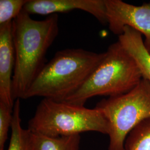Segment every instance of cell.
<instances>
[{"label": "cell", "instance_id": "3", "mask_svg": "<svg viewBox=\"0 0 150 150\" xmlns=\"http://www.w3.org/2000/svg\"><path fill=\"white\" fill-rule=\"evenodd\" d=\"M143 79L134 59L119 41L111 44L85 84L64 101L84 106L92 97L127 93Z\"/></svg>", "mask_w": 150, "mask_h": 150}, {"label": "cell", "instance_id": "10", "mask_svg": "<svg viewBox=\"0 0 150 150\" xmlns=\"http://www.w3.org/2000/svg\"><path fill=\"white\" fill-rule=\"evenodd\" d=\"M20 113V99H17L13 107L11 138L7 150H33L32 132L22 127Z\"/></svg>", "mask_w": 150, "mask_h": 150}, {"label": "cell", "instance_id": "2", "mask_svg": "<svg viewBox=\"0 0 150 150\" xmlns=\"http://www.w3.org/2000/svg\"><path fill=\"white\" fill-rule=\"evenodd\" d=\"M105 55L82 48L58 51L45 65L23 99L42 97L64 101L85 84Z\"/></svg>", "mask_w": 150, "mask_h": 150}, {"label": "cell", "instance_id": "7", "mask_svg": "<svg viewBox=\"0 0 150 150\" xmlns=\"http://www.w3.org/2000/svg\"><path fill=\"white\" fill-rule=\"evenodd\" d=\"M75 10L85 11L107 24L106 0H28L23 10L28 14L50 16Z\"/></svg>", "mask_w": 150, "mask_h": 150}, {"label": "cell", "instance_id": "8", "mask_svg": "<svg viewBox=\"0 0 150 150\" xmlns=\"http://www.w3.org/2000/svg\"><path fill=\"white\" fill-rule=\"evenodd\" d=\"M15 64L13 21L0 25V102L13 108L12 83Z\"/></svg>", "mask_w": 150, "mask_h": 150}, {"label": "cell", "instance_id": "9", "mask_svg": "<svg viewBox=\"0 0 150 150\" xmlns=\"http://www.w3.org/2000/svg\"><path fill=\"white\" fill-rule=\"evenodd\" d=\"M118 41L134 59L143 79L150 82V54L145 47L142 34L129 26L123 28Z\"/></svg>", "mask_w": 150, "mask_h": 150}, {"label": "cell", "instance_id": "1", "mask_svg": "<svg viewBox=\"0 0 150 150\" xmlns=\"http://www.w3.org/2000/svg\"><path fill=\"white\" fill-rule=\"evenodd\" d=\"M59 32L57 14L36 20L23 10L13 20L15 64L12 93L15 101L23 99L46 64V55Z\"/></svg>", "mask_w": 150, "mask_h": 150}, {"label": "cell", "instance_id": "4", "mask_svg": "<svg viewBox=\"0 0 150 150\" xmlns=\"http://www.w3.org/2000/svg\"><path fill=\"white\" fill-rule=\"evenodd\" d=\"M33 133L50 137L97 132L108 134L109 123L102 111L48 98L38 105L28 127Z\"/></svg>", "mask_w": 150, "mask_h": 150}, {"label": "cell", "instance_id": "6", "mask_svg": "<svg viewBox=\"0 0 150 150\" xmlns=\"http://www.w3.org/2000/svg\"><path fill=\"white\" fill-rule=\"evenodd\" d=\"M107 24L115 35H121L129 26L145 37V47L150 54V3L130 5L121 0H106Z\"/></svg>", "mask_w": 150, "mask_h": 150}, {"label": "cell", "instance_id": "13", "mask_svg": "<svg viewBox=\"0 0 150 150\" xmlns=\"http://www.w3.org/2000/svg\"><path fill=\"white\" fill-rule=\"evenodd\" d=\"M28 0H0V25L12 21L23 10Z\"/></svg>", "mask_w": 150, "mask_h": 150}, {"label": "cell", "instance_id": "12", "mask_svg": "<svg viewBox=\"0 0 150 150\" xmlns=\"http://www.w3.org/2000/svg\"><path fill=\"white\" fill-rule=\"evenodd\" d=\"M125 150H150V118L142 121L128 134Z\"/></svg>", "mask_w": 150, "mask_h": 150}, {"label": "cell", "instance_id": "5", "mask_svg": "<svg viewBox=\"0 0 150 150\" xmlns=\"http://www.w3.org/2000/svg\"><path fill=\"white\" fill-rule=\"evenodd\" d=\"M95 107L102 111L109 123L108 150H125L129 133L150 118V82L142 79L127 93L103 99Z\"/></svg>", "mask_w": 150, "mask_h": 150}, {"label": "cell", "instance_id": "14", "mask_svg": "<svg viewBox=\"0 0 150 150\" xmlns=\"http://www.w3.org/2000/svg\"><path fill=\"white\" fill-rule=\"evenodd\" d=\"M13 111V108L0 102V150H5L9 129L11 127Z\"/></svg>", "mask_w": 150, "mask_h": 150}, {"label": "cell", "instance_id": "11", "mask_svg": "<svg viewBox=\"0 0 150 150\" xmlns=\"http://www.w3.org/2000/svg\"><path fill=\"white\" fill-rule=\"evenodd\" d=\"M32 134L33 150H80V134L50 137Z\"/></svg>", "mask_w": 150, "mask_h": 150}]
</instances>
